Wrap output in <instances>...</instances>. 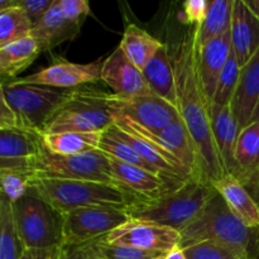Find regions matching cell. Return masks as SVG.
I'll use <instances>...</instances> for the list:
<instances>
[{
  "instance_id": "obj_47",
  "label": "cell",
  "mask_w": 259,
  "mask_h": 259,
  "mask_svg": "<svg viewBox=\"0 0 259 259\" xmlns=\"http://www.w3.org/2000/svg\"><path fill=\"white\" fill-rule=\"evenodd\" d=\"M255 259H259V254H258V257H257V258H255Z\"/></svg>"
},
{
  "instance_id": "obj_35",
  "label": "cell",
  "mask_w": 259,
  "mask_h": 259,
  "mask_svg": "<svg viewBox=\"0 0 259 259\" xmlns=\"http://www.w3.org/2000/svg\"><path fill=\"white\" fill-rule=\"evenodd\" d=\"M57 4L66 18L81 24L91 12L90 4L86 0H57Z\"/></svg>"
},
{
  "instance_id": "obj_46",
  "label": "cell",
  "mask_w": 259,
  "mask_h": 259,
  "mask_svg": "<svg viewBox=\"0 0 259 259\" xmlns=\"http://www.w3.org/2000/svg\"><path fill=\"white\" fill-rule=\"evenodd\" d=\"M91 259H98V258H96V257H95V255H94V254H93V258H91Z\"/></svg>"
},
{
  "instance_id": "obj_6",
  "label": "cell",
  "mask_w": 259,
  "mask_h": 259,
  "mask_svg": "<svg viewBox=\"0 0 259 259\" xmlns=\"http://www.w3.org/2000/svg\"><path fill=\"white\" fill-rule=\"evenodd\" d=\"M113 124L114 110L110 105V94L78 88L42 133H104Z\"/></svg>"
},
{
  "instance_id": "obj_38",
  "label": "cell",
  "mask_w": 259,
  "mask_h": 259,
  "mask_svg": "<svg viewBox=\"0 0 259 259\" xmlns=\"http://www.w3.org/2000/svg\"><path fill=\"white\" fill-rule=\"evenodd\" d=\"M0 129H20L17 114L3 95L0 101Z\"/></svg>"
},
{
  "instance_id": "obj_43",
  "label": "cell",
  "mask_w": 259,
  "mask_h": 259,
  "mask_svg": "<svg viewBox=\"0 0 259 259\" xmlns=\"http://www.w3.org/2000/svg\"><path fill=\"white\" fill-rule=\"evenodd\" d=\"M252 14L259 20V0H243Z\"/></svg>"
},
{
  "instance_id": "obj_45",
  "label": "cell",
  "mask_w": 259,
  "mask_h": 259,
  "mask_svg": "<svg viewBox=\"0 0 259 259\" xmlns=\"http://www.w3.org/2000/svg\"><path fill=\"white\" fill-rule=\"evenodd\" d=\"M153 259H164V255L163 257H158V258H153Z\"/></svg>"
},
{
  "instance_id": "obj_32",
  "label": "cell",
  "mask_w": 259,
  "mask_h": 259,
  "mask_svg": "<svg viewBox=\"0 0 259 259\" xmlns=\"http://www.w3.org/2000/svg\"><path fill=\"white\" fill-rule=\"evenodd\" d=\"M89 247L98 259H153L166 255L164 253L137 249L129 245L111 244L105 242L103 238L90 243Z\"/></svg>"
},
{
  "instance_id": "obj_14",
  "label": "cell",
  "mask_w": 259,
  "mask_h": 259,
  "mask_svg": "<svg viewBox=\"0 0 259 259\" xmlns=\"http://www.w3.org/2000/svg\"><path fill=\"white\" fill-rule=\"evenodd\" d=\"M109 161L118 184L136 195L139 200L156 199L184 184V182L169 181L148 169L124 163L111 157H109Z\"/></svg>"
},
{
  "instance_id": "obj_3",
  "label": "cell",
  "mask_w": 259,
  "mask_h": 259,
  "mask_svg": "<svg viewBox=\"0 0 259 259\" xmlns=\"http://www.w3.org/2000/svg\"><path fill=\"white\" fill-rule=\"evenodd\" d=\"M30 191L61 215L81 207L93 206L116 207L126 211L139 200L120 185L77 180L37 179Z\"/></svg>"
},
{
  "instance_id": "obj_31",
  "label": "cell",
  "mask_w": 259,
  "mask_h": 259,
  "mask_svg": "<svg viewBox=\"0 0 259 259\" xmlns=\"http://www.w3.org/2000/svg\"><path fill=\"white\" fill-rule=\"evenodd\" d=\"M34 180L32 169H0L2 195L14 204L29 194Z\"/></svg>"
},
{
  "instance_id": "obj_5",
  "label": "cell",
  "mask_w": 259,
  "mask_h": 259,
  "mask_svg": "<svg viewBox=\"0 0 259 259\" xmlns=\"http://www.w3.org/2000/svg\"><path fill=\"white\" fill-rule=\"evenodd\" d=\"M75 90L8 81L2 82L0 95L17 114L20 129L39 134L70 101Z\"/></svg>"
},
{
  "instance_id": "obj_34",
  "label": "cell",
  "mask_w": 259,
  "mask_h": 259,
  "mask_svg": "<svg viewBox=\"0 0 259 259\" xmlns=\"http://www.w3.org/2000/svg\"><path fill=\"white\" fill-rule=\"evenodd\" d=\"M182 249L185 250L187 259H250L230 245L211 240L196 243Z\"/></svg>"
},
{
  "instance_id": "obj_11",
  "label": "cell",
  "mask_w": 259,
  "mask_h": 259,
  "mask_svg": "<svg viewBox=\"0 0 259 259\" xmlns=\"http://www.w3.org/2000/svg\"><path fill=\"white\" fill-rule=\"evenodd\" d=\"M111 244L129 245L137 249L167 254L181 247V233L153 223L131 219L103 238Z\"/></svg>"
},
{
  "instance_id": "obj_21",
  "label": "cell",
  "mask_w": 259,
  "mask_h": 259,
  "mask_svg": "<svg viewBox=\"0 0 259 259\" xmlns=\"http://www.w3.org/2000/svg\"><path fill=\"white\" fill-rule=\"evenodd\" d=\"M142 72L152 93L177 108L176 73L167 45L159 48Z\"/></svg>"
},
{
  "instance_id": "obj_15",
  "label": "cell",
  "mask_w": 259,
  "mask_h": 259,
  "mask_svg": "<svg viewBox=\"0 0 259 259\" xmlns=\"http://www.w3.org/2000/svg\"><path fill=\"white\" fill-rule=\"evenodd\" d=\"M197 47V45H196ZM232 33L227 32L197 47V72L209 106L212 105L218 80L232 53Z\"/></svg>"
},
{
  "instance_id": "obj_13",
  "label": "cell",
  "mask_w": 259,
  "mask_h": 259,
  "mask_svg": "<svg viewBox=\"0 0 259 259\" xmlns=\"http://www.w3.org/2000/svg\"><path fill=\"white\" fill-rule=\"evenodd\" d=\"M100 80L119 98H134L152 94L142 70L126 57L120 47L115 48L103 61Z\"/></svg>"
},
{
  "instance_id": "obj_25",
  "label": "cell",
  "mask_w": 259,
  "mask_h": 259,
  "mask_svg": "<svg viewBox=\"0 0 259 259\" xmlns=\"http://www.w3.org/2000/svg\"><path fill=\"white\" fill-rule=\"evenodd\" d=\"M163 45L138 25L129 24L124 30L119 47L139 70H143Z\"/></svg>"
},
{
  "instance_id": "obj_7",
  "label": "cell",
  "mask_w": 259,
  "mask_h": 259,
  "mask_svg": "<svg viewBox=\"0 0 259 259\" xmlns=\"http://www.w3.org/2000/svg\"><path fill=\"white\" fill-rule=\"evenodd\" d=\"M18 235L25 249L63 245V218L50 204L29 191L12 204Z\"/></svg>"
},
{
  "instance_id": "obj_41",
  "label": "cell",
  "mask_w": 259,
  "mask_h": 259,
  "mask_svg": "<svg viewBox=\"0 0 259 259\" xmlns=\"http://www.w3.org/2000/svg\"><path fill=\"white\" fill-rule=\"evenodd\" d=\"M244 186L247 187V190L250 192L253 199H254L255 201H257V204L259 205V174L254 177V179L250 180L247 185H244Z\"/></svg>"
},
{
  "instance_id": "obj_30",
  "label": "cell",
  "mask_w": 259,
  "mask_h": 259,
  "mask_svg": "<svg viewBox=\"0 0 259 259\" xmlns=\"http://www.w3.org/2000/svg\"><path fill=\"white\" fill-rule=\"evenodd\" d=\"M99 151H101L106 156L111 157V158L124 162V163L142 167V168L151 171L148 164L141 158V156L137 153L136 149L126 142V139L121 136L120 131L114 124L108 131L103 133Z\"/></svg>"
},
{
  "instance_id": "obj_39",
  "label": "cell",
  "mask_w": 259,
  "mask_h": 259,
  "mask_svg": "<svg viewBox=\"0 0 259 259\" xmlns=\"http://www.w3.org/2000/svg\"><path fill=\"white\" fill-rule=\"evenodd\" d=\"M62 247L50 248V249H24L20 259H60Z\"/></svg>"
},
{
  "instance_id": "obj_40",
  "label": "cell",
  "mask_w": 259,
  "mask_h": 259,
  "mask_svg": "<svg viewBox=\"0 0 259 259\" xmlns=\"http://www.w3.org/2000/svg\"><path fill=\"white\" fill-rule=\"evenodd\" d=\"M91 258H93V253H91L90 247H89V244H85V245H73V247L63 245L60 259H91Z\"/></svg>"
},
{
  "instance_id": "obj_23",
  "label": "cell",
  "mask_w": 259,
  "mask_h": 259,
  "mask_svg": "<svg viewBox=\"0 0 259 259\" xmlns=\"http://www.w3.org/2000/svg\"><path fill=\"white\" fill-rule=\"evenodd\" d=\"M235 166L234 177L243 185L259 174V121L240 131L235 148Z\"/></svg>"
},
{
  "instance_id": "obj_17",
  "label": "cell",
  "mask_w": 259,
  "mask_h": 259,
  "mask_svg": "<svg viewBox=\"0 0 259 259\" xmlns=\"http://www.w3.org/2000/svg\"><path fill=\"white\" fill-rule=\"evenodd\" d=\"M210 121H211L212 136H214L225 175L234 176L235 169H237L235 148H237L240 129L237 119L233 115L230 105L212 104L210 106Z\"/></svg>"
},
{
  "instance_id": "obj_27",
  "label": "cell",
  "mask_w": 259,
  "mask_h": 259,
  "mask_svg": "<svg viewBox=\"0 0 259 259\" xmlns=\"http://www.w3.org/2000/svg\"><path fill=\"white\" fill-rule=\"evenodd\" d=\"M234 0H214L210 2L205 20L196 27V45L201 47L209 40L229 32L232 28Z\"/></svg>"
},
{
  "instance_id": "obj_19",
  "label": "cell",
  "mask_w": 259,
  "mask_h": 259,
  "mask_svg": "<svg viewBox=\"0 0 259 259\" xmlns=\"http://www.w3.org/2000/svg\"><path fill=\"white\" fill-rule=\"evenodd\" d=\"M81 25V23L66 18L58 8L57 0H55L45 17L33 27L32 37L37 42L40 52H46L67 40L75 39L80 33Z\"/></svg>"
},
{
  "instance_id": "obj_18",
  "label": "cell",
  "mask_w": 259,
  "mask_h": 259,
  "mask_svg": "<svg viewBox=\"0 0 259 259\" xmlns=\"http://www.w3.org/2000/svg\"><path fill=\"white\" fill-rule=\"evenodd\" d=\"M230 33L233 52L243 67L259 50V20L243 0H234Z\"/></svg>"
},
{
  "instance_id": "obj_33",
  "label": "cell",
  "mask_w": 259,
  "mask_h": 259,
  "mask_svg": "<svg viewBox=\"0 0 259 259\" xmlns=\"http://www.w3.org/2000/svg\"><path fill=\"white\" fill-rule=\"evenodd\" d=\"M240 70H242V67H240L239 62H238L237 56H235V53L232 50V53H230L229 58L227 61V65L223 68L222 73L219 76V80H218L212 104L230 105L235 90H237L238 82H239Z\"/></svg>"
},
{
  "instance_id": "obj_36",
  "label": "cell",
  "mask_w": 259,
  "mask_h": 259,
  "mask_svg": "<svg viewBox=\"0 0 259 259\" xmlns=\"http://www.w3.org/2000/svg\"><path fill=\"white\" fill-rule=\"evenodd\" d=\"M209 0H187L184 3V15L186 23L192 27H200L209 10Z\"/></svg>"
},
{
  "instance_id": "obj_20",
  "label": "cell",
  "mask_w": 259,
  "mask_h": 259,
  "mask_svg": "<svg viewBox=\"0 0 259 259\" xmlns=\"http://www.w3.org/2000/svg\"><path fill=\"white\" fill-rule=\"evenodd\" d=\"M212 186L243 224L259 229V205L237 177L225 175Z\"/></svg>"
},
{
  "instance_id": "obj_29",
  "label": "cell",
  "mask_w": 259,
  "mask_h": 259,
  "mask_svg": "<svg viewBox=\"0 0 259 259\" xmlns=\"http://www.w3.org/2000/svg\"><path fill=\"white\" fill-rule=\"evenodd\" d=\"M33 27V23L15 0L13 7L0 12V47L30 37Z\"/></svg>"
},
{
  "instance_id": "obj_44",
  "label": "cell",
  "mask_w": 259,
  "mask_h": 259,
  "mask_svg": "<svg viewBox=\"0 0 259 259\" xmlns=\"http://www.w3.org/2000/svg\"><path fill=\"white\" fill-rule=\"evenodd\" d=\"M255 121H259V103H258L257 109H255V113H254V116H253L252 123H255Z\"/></svg>"
},
{
  "instance_id": "obj_22",
  "label": "cell",
  "mask_w": 259,
  "mask_h": 259,
  "mask_svg": "<svg viewBox=\"0 0 259 259\" xmlns=\"http://www.w3.org/2000/svg\"><path fill=\"white\" fill-rule=\"evenodd\" d=\"M40 142L46 151L57 156H76L99 151L103 133L82 132H61V133H39Z\"/></svg>"
},
{
  "instance_id": "obj_16",
  "label": "cell",
  "mask_w": 259,
  "mask_h": 259,
  "mask_svg": "<svg viewBox=\"0 0 259 259\" xmlns=\"http://www.w3.org/2000/svg\"><path fill=\"white\" fill-rule=\"evenodd\" d=\"M259 103V50L240 70L239 82L230 103V109L237 119L239 129L253 121Z\"/></svg>"
},
{
  "instance_id": "obj_28",
  "label": "cell",
  "mask_w": 259,
  "mask_h": 259,
  "mask_svg": "<svg viewBox=\"0 0 259 259\" xmlns=\"http://www.w3.org/2000/svg\"><path fill=\"white\" fill-rule=\"evenodd\" d=\"M14 222L12 202L0 197V259H20L24 252Z\"/></svg>"
},
{
  "instance_id": "obj_24",
  "label": "cell",
  "mask_w": 259,
  "mask_h": 259,
  "mask_svg": "<svg viewBox=\"0 0 259 259\" xmlns=\"http://www.w3.org/2000/svg\"><path fill=\"white\" fill-rule=\"evenodd\" d=\"M39 53L42 52L32 35L0 47V73L3 82L7 78L10 80L17 77L27 70Z\"/></svg>"
},
{
  "instance_id": "obj_1",
  "label": "cell",
  "mask_w": 259,
  "mask_h": 259,
  "mask_svg": "<svg viewBox=\"0 0 259 259\" xmlns=\"http://www.w3.org/2000/svg\"><path fill=\"white\" fill-rule=\"evenodd\" d=\"M196 27L187 30L172 55L177 86V109L199 158L200 177L214 185L225 176L210 121V106L197 72Z\"/></svg>"
},
{
  "instance_id": "obj_2",
  "label": "cell",
  "mask_w": 259,
  "mask_h": 259,
  "mask_svg": "<svg viewBox=\"0 0 259 259\" xmlns=\"http://www.w3.org/2000/svg\"><path fill=\"white\" fill-rule=\"evenodd\" d=\"M215 192L211 184L191 179L156 199L138 200L126 212L131 219L153 223L181 233L201 214Z\"/></svg>"
},
{
  "instance_id": "obj_26",
  "label": "cell",
  "mask_w": 259,
  "mask_h": 259,
  "mask_svg": "<svg viewBox=\"0 0 259 259\" xmlns=\"http://www.w3.org/2000/svg\"><path fill=\"white\" fill-rule=\"evenodd\" d=\"M42 149L38 133L24 129H0V158H35Z\"/></svg>"
},
{
  "instance_id": "obj_4",
  "label": "cell",
  "mask_w": 259,
  "mask_h": 259,
  "mask_svg": "<svg viewBox=\"0 0 259 259\" xmlns=\"http://www.w3.org/2000/svg\"><path fill=\"white\" fill-rule=\"evenodd\" d=\"M206 240L230 245L250 259L259 254V229L243 224L218 192L201 214L181 232V248Z\"/></svg>"
},
{
  "instance_id": "obj_9",
  "label": "cell",
  "mask_w": 259,
  "mask_h": 259,
  "mask_svg": "<svg viewBox=\"0 0 259 259\" xmlns=\"http://www.w3.org/2000/svg\"><path fill=\"white\" fill-rule=\"evenodd\" d=\"M63 218V245H85L101 239L131 220L125 210L116 207H81Z\"/></svg>"
},
{
  "instance_id": "obj_12",
  "label": "cell",
  "mask_w": 259,
  "mask_h": 259,
  "mask_svg": "<svg viewBox=\"0 0 259 259\" xmlns=\"http://www.w3.org/2000/svg\"><path fill=\"white\" fill-rule=\"evenodd\" d=\"M101 66L103 61L100 60L91 63L57 61L32 75L15 78L12 82L51 86L57 89H78L100 80Z\"/></svg>"
},
{
  "instance_id": "obj_42",
  "label": "cell",
  "mask_w": 259,
  "mask_h": 259,
  "mask_svg": "<svg viewBox=\"0 0 259 259\" xmlns=\"http://www.w3.org/2000/svg\"><path fill=\"white\" fill-rule=\"evenodd\" d=\"M164 259H187L186 254H185V250L181 247H177L175 249H172L171 252L167 253L164 255Z\"/></svg>"
},
{
  "instance_id": "obj_37",
  "label": "cell",
  "mask_w": 259,
  "mask_h": 259,
  "mask_svg": "<svg viewBox=\"0 0 259 259\" xmlns=\"http://www.w3.org/2000/svg\"><path fill=\"white\" fill-rule=\"evenodd\" d=\"M53 3L55 0H18V5L24 10L33 25L37 24L45 17Z\"/></svg>"
},
{
  "instance_id": "obj_8",
  "label": "cell",
  "mask_w": 259,
  "mask_h": 259,
  "mask_svg": "<svg viewBox=\"0 0 259 259\" xmlns=\"http://www.w3.org/2000/svg\"><path fill=\"white\" fill-rule=\"evenodd\" d=\"M35 180H77L119 185L111 171L109 157L101 151L88 152L76 156H57L45 148L33 163Z\"/></svg>"
},
{
  "instance_id": "obj_10",
  "label": "cell",
  "mask_w": 259,
  "mask_h": 259,
  "mask_svg": "<svg viewBox=\"0 0 259 259\" xmlns=\"http://www.w3.org/2000/svg\"><path fill=\"white\" fill-rule=\"evenodd\" d=\"M110 105L114 115L120 114L152 132L162 131L181 119L176 106L153 93L134 98H119L110 94Z\"/></svg>"
}]
</instances>
